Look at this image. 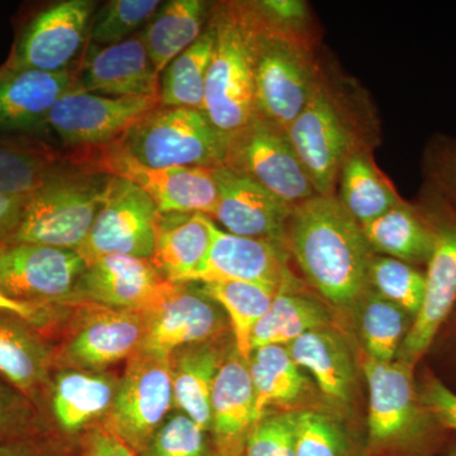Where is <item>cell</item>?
<instances>
[{
    "mask_svg": "<svg viewBox=\"0 0 456 456\" xmlns=\"http://www.w3.org/2000/svg\"><path fill=\"white\" fill-rule=\"evenodd\" d=\"M107 176L66 167L26 197L4 241L79 250L103 200Z\"/></svg>",
    "mask_w": 456,
    "mask_h": 456,
    "instance_id": "obj_4",
    "label": "cell"
},
{
    "mask_svg": "<svg viewBox=\"0 0 456 456\" xmlns=\"http://www.w3.org/2000/svg\"><path fill=\"white\" fill-rule=\"evenodd\" d=\"M200 290L226 312L236 353L248 362L253 354L251 340L255 327L278 292L265 285L235 281L203 283Z\"/></svg>",
    "mask_w": 456,
    "mask_h": 456,
    "instance_id": "obj_35",
    "label": "cell"
},
{
    "mask_svg": "<svg viewBox=\"0 0 456 456\" xmlns=\"http://www.w3.org/2000/svg\"><path fill=\"white\" fill-rule=\"evenodd\" d=\"M445 220L428 213L436 230L434 253L426 266V289L421 310L402 344L397 359L416 365L434 344L435 338L456 305V209L441 200Z\"/></svg>",
    "mask_w": 456,
    "mask_h": 456,
    "instance_id": "obj_15",
    "label": "cell"
},
{
    "mask_svg": "<svg viewBox=\"0 0 456 456\" xmlns=\"http://www.w3.org/2000/svg\"><path fill=\"white\" fill-rule=\"evenodd\" d=\"M362 227L371 250L411 265L428 266L436 241L428 213L402 202Z\"/></svg>",
    "mask_w": 456,
    "mask_h": 456,
    "instance_id": "obj_27",
    "label": "cell"
},
{
    "mask_svg": "<svg viewBox=\"0 0 456 456\" xmlns=\"http://www.w3.org/2000/svg\"><path fill=\"white\" fill-rule=\"evenodd\" d=\"M95 3L66 0L42 9L22 26L4 68L60 73L74 68V60L89 38Z\"/></svg>",
    "mask_w": 456,
    "mask_h": 456,
    "instance_id": "obj_13",
    "label": "cell"
},
{
    "mask_svg": "<svg viewBox=\"0 0 456 456\" xmlns=\"http://www.w3.org/2000/svg\"><path fill=\"white\" fill-rule=\"evenodd\" d=\"M217 305L202 290L174 284L163 303L146 314L147 331L141 350L170 358L182 347L208 342L222 329Z\"/></svg>",
    "mask_w": 456,
    "mask_h": 456,
    "instance_id": "obj_21",
    "label": "cell"
},
{
    "mask_svg": "<svg viewBox=\"0 0 456 456\" xmlns=\"http://www.w3.org/2000/svg\"><path fill=\"white\" fill-rule=\"evenodd\" d=\"M248 371L253 382L257 421L272 407L292 406L305 397L310 380L294 362L287 346L269 345L251 354Z\"/></svg>",
    "mask_w": 456,
    "mask_h": 456,
    "instance_id": "obj_32",
    "label": "cell"
},
{
    "mask_svg": "<svg viewBox=\"0 0 456 456\" xmlns=\"http://www.w3.org/2000/svg\"><path fill=\"white\" fill-rule=\"evenodd\" d=\"M254 11L255 114L287 130L310 101L316 73L305 42L270 27Z\"/></svg>",
    "mask_w": 456,
    "mask_h": 456,
    "instance_id": "obj_7",
    "label": "cell"
},
{
    "mask_svg": "<svg viewBox=\"0 0 456 456\" xmlns=\"http://www.w3.org/2000/svg\"><path fill=\"white\" fill-rule=\"evenodd\" d=\"M75 88L104 97L159 99L160 74L140 36H134L112 46L88 45Z\"/></svg>",
    "mask_w": 456,
    "mask_h": 456,
    "instance_id": "obj_19",
    "label": "cell"
},
{
    "mask_svg": "<svg viewBox=\"0 0 456 456\" xmlns=\"http://www.w3.org/2000/svg\"><path fill=\"white\" fill-rule=\"evenodd\" d=\"M117 386L110 378L64 371L53 383L51 407L60 430L75 434L110 410Z\"/></svg>",
    "mask_w": 456,
    "mask_h": 456,
    "instance_id": "obj_31",
    "label": "cell"
},
{
    "mask_svg": "<svg viewBox=\"0 0 456 456\" xmlns=\"http://www.w3.org/2000/svg\"><path fill=\"white\" fill-rule=\"evenodd\" d=\"M26 197L0 193V242L4 241L16 226Z\"/></svg>",
    "mask_w": 456,
    "mask_h": 456,
    "instance_id": "obj_50",
    "label": "cell"
},
{
    "mask_svg": "<svg viewBox=\"0 0 456 456\" xmlns=\"http://www.w3.org/2000/svg\"><path fill=\"white\" fill-rule=\"evenodd\" d=\"M294 362L314 377L323 397L346 407L355 392V362L346 342L329 327L314 330L288 345Z\"/></svg>",
    "mask_w": 456,
    "mask_h": 456,
    "instance_id": "obj_25",
    "label": "cell"
},
{
    "mask_svg": "<svg viewBox=\"0 0 456 456\" xmlns=\"http://www.w3.org/2000/svg\"><path fill=\"white\" fill-rule=\"evenodd\" d=\"M154 200L127 180L107 176L103 200L86 242L77 251L86 264L108 256L150 259L159 220Z\"/></svg>",
    "mask_w": 456,
    "mask_h": 456,
    "instance_id": "obj_10",
    "label": "cell"
},
{
    "mask_svg": "<svg viewBox=\"0 0 456 456\" xmlns=\"http://www.w3.org/2000/svg\"><path fill=\"white\" fill-rule=\"evenodd\" d=\"M419 398L428 412L448 432H456V393L432 374L419 386Z\"/></svg>",
    "mask_w": 456,
    "mask_h": 456,
    "instance_id": "obj_44",
    "label": "cell"
},
{
    "mask_svg": "<svg viewBox=\"0 0 456 456\" xmlns=\"http://www.w3.org/2000/svg\"><path fill=\"white\" fill-rule=\"evenodd\" d=\"M53 353L40 330L0 314V377L33 401L49 378Z\"/></svg>",
    "mask_w": 456,
    "mask_h": 456,
    "instance_id": "obj_26",
    "label": "cell"
},
{
    "mask_svg": "<svg viewBox=\"0 0 456 456\" xmlns=\"http://www.w3.org/2000/svg\"><path fill=\"white\" fill-rule=\"evenodd\" d=\"M340 200L362 226L403 202L365 152L355 151L340 173Z\"/></svg>",
    "mask_w": 456,
    "mask_h": 456,
    "instance_id": "obj_34",
    "label": "cell"
},
{
    "mask_svg": "<svg viewBox=\"0 0 456 456\" xmlns=\"http://www.w3.org/2000/svg\"><path fill=\"white\" fill-rule=\"evenodd\" d=\"M216 227L200 213H160L150 260L167 281L189 283L208 256Z\"/></svg>",
    "mask_w": 456,
    "mask_h": 456,
    "instance_id": "obj_24",
    "label": "cell"
},
{
    "mask_svg": "<svg viewBox=\"0 0 456 456\" xmlns=\"http://www.w3.org/2000/svg\"><path fill=\"white\" fill-rule=\"evenodd\" d=\"M143 456H216V452L208 432L183 413L161 425Z\"/></svg>",
    "mask_w": 456,
    "mask_h": 456,
    "instance_id": "obj_41",
    "label": "cell"
},
{
    "mask_svg": "<svg viewBox=\"0 0 456 456\" xmlns=\"http://www.w3.org/2000/svg\"><path fill=\"white\" fill-rule=\"evenodd\" d=\"M445 456H456V440L450 441Z\"/></svg>",
    "mask_w": 456,
    "mask_h": 456,
    "instance_id": "obj_51",
    "label": "cell"
},
{
    "mask_svg": "<svg viewBox=\"0 0 456 456\" xmlns=\"http://www.w3.org/2000/svg\"><path fill=\"white\" fill-rule=\"evenodd\" d=\"M173 404L170 358L140 350L128 362L103 425L143 455Z\"/></svg>",
    "mask_w": 456,
    "mask_h": 456,
    "instance_id": "obj_9",
    "label": "cell"
},
{
    "mask_svg": "<svg viewBox=\"0 0 456 456\" xmlns=\"http://www.w3.org/2000/svg\"><path fill=\"white\" fill-rule=\"evenodd\" d=\"M215 178L218 203L212 218L233 235L266 240L287 248V227L293 207L226 167H215Z\"/></svg>",
    "mask_w": 456,
    "mask_h": 456,
    "instance_id": "obj_18",
    "label": "cell"
},
{
    "mask_svg": "<svg viewBox=\"0 0 456 456\" xmlns=\"http://www.w3.org/2000/svg\"><path fill=\"white\" fill-rule=\"evenodd\" d=\"M70 167L84 173L127 180L154 200L159 213H200L213 217L218 203L215 167H152L118 143L65 151Z\"/></svg>",
    "mask_w": 456,
    "mask_h": 456,
    "instance_id": "obj_5",
    "label": "cell"
},
{
    "mask_svg": "<svg viewBox=\"0 0 456 456\" xmlns=\"http://www.w3.org/2000/svg\"><path fill=\"white\" fill-rule=\"evenodd\" d=\"M69 167L47 140L0 134V193L29 196Z\"/></svg>",
    "mask_w": 456,
    "mask_h": 456,
    "instance_id": "obj_28",
    "label": "cell"
},
{
    "mask_svg": "<svg viewBox=\"0 0 456 456\" xmlns=\"http://www.w3.org/2000/svg\"><path fill=\"white\" fill-rule=\"evenodd\" d=\"M365 435L325 411H297L296 456H364Z\"/></svg>",
    "mask_w": 456,
    "mask_h": 456,
    "instance_id": "obj_38",
    "label": "cell"
},
{
    "mask_svg": "<svg viewBox=\"0 0 456 456\" xmlns=\"http://www.w3.org/2000/svg\"><path fill=\"white\" fill-rule=\"evenodd\" d=\"M297 411L266 413L250 432L244 456H296Z\"/></svg>",
    "mask_w": 456,
    "mask_h": 456,
    "instance_id": "obj_42",
    "label": "cell"
},
{
    "mask_svg": "<svg viewBox=\"0 0 456 456\" xmlns=\"http://www.w3.org/2000/svg\"><path fill=\"white\" fill-rule=\"evenodd\" d=\"M431 178L437 196L456 209V145L437 147L431 165Z\"/></svg>",
    "mask_w": 456,
    "mask_h": 456,
    "instance_id": "obj_46",
    "label": "cell"
},
{
    "mask_svg": "<svg viewBox=\"0 0 456 456\" xmlns=\"http://www.w3.org/2000/svg\"><path fill=\"white\" fill-rule=\"evenodd\" d=\"M158 107V98L104 97L74 86L51 110L47 130L70 151L95 149L121 141Z\"/></svg>",
    "mask_w": 456,
    "mask_h": 456,
    "instance_id": "obj_11",
    "label": "cell"
},
{
    "mask_svg": "<svg viewBox=\"0 0 456 456\" xmlns=\"http://www.w3.org/2000/svg\"><path fill=\"white\" fill-rule=\"evenodd\" d=\"M356 307L360 340L367 358L380 362L397 359L413 318L375 292L365 293Z\"/></svg>",
    "mask_w": 456,
    "mask_h": 456,
    "instance_id": "obj_37",
    "label": "cell"
},
{
    "mask_svg": "<svg viewBox=\"0 0 456 456\" xmlns=\"http://www.w3.org/2000/svg\"><path fill=\"white\" fill-rule=\"evenodd\" d=\"M86 268L77 251L0 242V292L18 301L46 305L64 301Z\"/></svg>",
    "mask_w": 456,
    "mask_h": 456,
    "instance_id": "obj_14",
    "label": "cell"
},
{
    "mask_svg": "<svg viewBox=\"0 0 456 456\" xmlns=\"http://www.w3.org/2000/svg\"><path fill=\"white\" fill-rule=\"evenodd\" d=\"M215 49V29L209 25L182 55L171 61L160 77L161 107L204 110L206 82Z\"/></svg>",
    "mask_w": 456,
    "mask_h": 456,
    "instance_id": "obj_36",
    "label": "cell"
},
{
    "mask_svg": "<svg viewBox=\"0 0 456 456\" xmlns=\"http://www.w3.org/2000/svg\"><path fill=\"white\" fill-rule=\"evenodd\" d=\"M222 362L220 351L208 342L182 347L170 355L174 404L208 434L211 393Z\"/></svg>",
    "mask_w": 456,
    "mask_h": 456,
    "instance_id": "obj_29",
    "label": "cell"
},
{
    "mask_svg": "<svg viewBox=\"0 0 456 456\" xmlns=\"http://www.w3.org/2000/svg\"><path fill=\"white\" fill-rule=\"evenodd\" d=\"M117 143L147 167H220L226 161L228 134L202 110L160 106Z\"/></svg>",
    "mask_w": 456,
    "mask_h": 456,
    "instance_id": "obj_6",
    "label": "cell"
},
{
    "mask_svg": "<svg viewBox=\"0 0 456 456\" xmlns=\"http://www.w3.org/2000/svg\"><path fill=\"white\" fill-rule=\"evenodd\" d=\"M287 248L312 287L334 307H356L368 292L373 250L362 224L338 198L316 194L293 207Z\"/></svg>",
    "mask_w": 456,
    "mask_h": 456,
    "instance_id": "obj_1",
    "label": "cell"
},
{
    "mask_svg": "<svg viewBox=\"0 0 456 456\" xmlns=\"http://www.w3.org/2000/svg\"><path fill=\"white\" fill-rule=\"evenodd\" d=\"M174 284L150 259L108 255L86 264L75 290L103 307L149 314L163 303Z\"/></svg>",
    "mask_w": 456,
    "mask_h": 456,
    "instance_id": "obj_16",
    "label": "cell"
},
{
    "mask_svg": "<svg viewBox=\"0 0 456 456\" xmlns=\"http://www.w3.org/2000/svg\"><path fill=\"white\" fill-rule=\"evenodd\" d=\"M211 437L216 456H244L257 422L248 362L233 353L222 362L211 393Z\"/></svg>",
    "mask_w": 456,
    "mask_h": 456,
    "instance_id": "obj_22",
    "label": "cell"
},
{
    "mask_svg": "<svg viewBox=\"0 0 456 456\" xmlns=\"http://www.w3.org/2000/svg\"><path fill=\"white\" fill-rule=\"evenodd\" d=\"M287 134L316 194L334 196L342 167L356 151L355 134L325 86L316 83Z\"/></svg>",
    "mask_w": 456,
    "mask_h": 456,
    "instance_id": "obj_12",
    "label": "cell"
},
{
    "mask_svg": "<svg viewBox=\"0 0 456 456\" xmlns=\"http://www.w3.org/2000/svg\"><path fill=\"white\" fill-rule=\"evenodd\" d=\"M0 456H68V450L59 441L33 434L0 443Z\"/></svg>",
    "mask_w": 456,
    "mask_h": 456,
    "instance_id": "obj_48",
    "label": "cell"
},
{
    "mask_svg": "<svg viewBox=\"0 0 456 456\" xmlns=\"http://www.w3.org/2000/svg\"><path fill=\"white\" fill-rule=\"evenodd\" d=\"M368 283L375 293L395 303L413 320L421 310L426 274L417 266L393 257L373 256L369 266Z\"/></svg>",
    "mask_w": 456,
    "mask_h": 456,
    "instance_id": "obj_39",
    "label": "cell"
},
{
    "mask_svg": "<svg viewBox=\"0 0 456 456\" xmlns=\"http://www.w3.org/2000/svg\"><path fill=\"white\" fill-rule=\"evenodd\" d=\"M287 250L277 242L237 236L216 227L208 256L189 281H248L278 293L296 289L298 281L288 268Z\"/></svg>",
    "mask_w": 456,
    "mask_h": 456,
    "instance_id": "obj_17",
    "label": "cell"
},
{
    "mask_svg": "<svg viewBox=\"0 0 456 456\" xmlns=\"http://www.w3.org/2000/svg\"><path fill=\"white\" fill-rule=\"evenodd\" d=\"M224 167L290 207L316 196L287 130L257 114L241 130L228 134Z\"/></svg>",
    "mask_w": 456,
    "mask_h": 456,
    "instance_id": "obj_8",
    "label": "cell"
},
{
    "mask_svg": "<svg viewBox=\"0 0 456 456\" xmlns=\"http://www.w3.org/2000/svg\"><path fill=\"white\" fill-rule=\"evenodd\" d=\"M77 456H143L134 452L106 426H94L80 437Z\"/></svg>",
    "mask_w": 456,
    "mask_h": 456,
    "instance_id": "obj_47",
    "label": "cell"
},
{
    "mask_svg": "<svg viewBox=\"0 0 456 456\" xmlns=\"http://www.w3.org/2000/svg\"><path fill=\"white\" fill-rule=\"evenodd\" d=\"M253 5L270 27L288 35L297 36L308 16L307 5L299 0H264Z\"/></svg>",
    "mask_w": 456,
    "mask_h": 456,
    "instance_id": "obj_45",
    "label": "cell"
},
{
    "mask_svg": "<svg viewBox=\"0 0 456 456\" xmlns=\"http://www.w3.org/2000/svg\"><path fill=\"white\" fill-rule=\"evenodd\" d=\"M93 311L66 345L65 359L71 365L102 369L139 353L145 341L146 314L99 305Z\"/></svg>",
    "mask_w": 456,
    "mask_h": 456,
    "instance_id": "obj_23",
    "label": "cell"
},
{
    "mask_svg": "<svg viewBox=\"0 0 456 456\" xmlns=\"http://www.w3.org/2000/svg\"><path fill=\"white\" fill-rule=\"evenodd\" d=\"M77 69L60 73L11 70L0 66V134L46 140L47 116L74 88Z\"/></svg>",
    "mask_w": 456,
    "mask_h": 456,
    "instance_id": "obj_20",
    "label": "cell"
},
{
    "mask_svg": "<svg viewBox=\"0 0 456 456\" xmlns=\"http://www.w3.org/2000/svg\"><path fill=\"white\" fill-rule=\"evenodd\" d=\"M159 0H112L93 16L89 40L93 46H112L134 37L161 7Z\"/></svg>",
    "mask_w": 456,
    "mask_h": 456,
    "instance_id": "obj_40",
    "label": "cell"
},
{
    "mask_svg": "<svg viewBox=\"0 0 456 456\" xmlns=\"http://www.w3.org/2000/svg\"><path fill=\"white\" fill-rule=\"evenodd\" d=\"M29 399L0 377V443L38 434L26 413Z\"/></svg>",
    "mask_w": 456,
    "mask_h": 456,
    "instance_id": "obj_43",
    "label": "cell"
},
{
    "mask_svg": "<svg viewBox=\"0 0 456 456\" xmlns=\"http://www.w3.org/2000/svg\"><path fill=\"white\" fill-rule=\"evenodd\" d=\"M215 49L206 82L204 114L224 134L255 116V32L251 5H224L213 17Z\"/></svg>",
    "mask_w": 456,
    "mask_h": 456,
    "instance_id": "obj_3",
    "label": "cell"
},
{
    "mask_svg": "<svg viewBox=\"0 0 456 456\" xmlns=\"http://www.w3.org/2000/svg\"><path fill=\"white\" fill-rule=\"evenodd\" d=\"M369 389L364 456H439L446 431L419 398L416 365L395 359L362 362Z\"/></svg>",
    "mask_w": 456,
    "mask_h": 456,
    "instance_id": "obj_2",
    "label": "cell"
},
{
    "mask_svg": "<svg viewBox=\"0 0 456 456\" xmlns=\"http://www.w3.org/2000/svg\"><path fill=\"white\" fill-rule=\"evenodd\" d=\"M206 3L171 0L147 23L140 37L159 74L202 36Z\"/></svg>",
    "mask_w": 456,
    "mask_h": 456,
    "instance_id": "obj_30",
    "label": "cell"
},
{
    "mask_svg": "<svg viewBox=\"0 0 456 456\" xmlns=\"http://www.w3.org/2000/svg\"><path fill=\"white\" fill-rule=\"evenodd\" d=\"M331 325V314L322 303L303 296L296 289L281 290L255 327L253 351L269 345L288 346L297 338Z\"/></svg>",
    "mask_w": 456,
    "mask_h": 456,
    "instance_id": "obj_33",
    "label": "cell"
},
{
    "mask_svg": "<svg viewBox=\"0 0 456 456\" xmlns=\"http://www.w3.org/2000/svg\"><path fill=\"white\" fill-rule=\"evenodd\" d=\"M53 305L18 301L0 292V314L22 318L40 331H44L49 326L53 320Z\"/></svg>",
    "mask_w": 456,
    "mask_h": 456,
    "instance_id": "obj_49",
    "label": "cell"
}]
</instances>
